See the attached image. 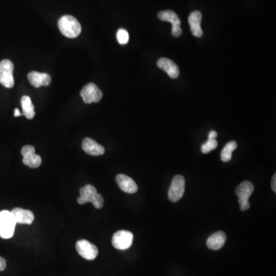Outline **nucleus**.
<instances>
[{"mask_svg":"<svg viewBox=\"0 0 276 276\" xmlns=\"http://www.w3.org/2000/svg\"><path fill=\"white\" fill-rule=\"evenodd\" d=\"M78 203L84 205L87 202H92L96 209H101L104 206V198L98 193L96 188L91 184H87L80 190V197H78Z\"/></svg>","mask_w":276,"mask_h":276,"instance_id":"f257e3e1","label":"nucleus"},{"mask_svg":"<svg viewBox=\"0 0 276 276\" xmlns=\"http://www.w3.org/2000/svg\"><path fill=\"white\" fill-rule=\"evenodd\" d=\"M58 28L61 33L67 38H76L81 33V25L74 17L66 15L58 21Z\"/></svg>","mask_w":276,"mask_h":276,"instance_id":"f03ea898","label":"nucleus"},{"mask_svg":"<svg viewBox=\"0 0 276 276\" xmlns=\"http://www.w3.org/2000/svg\"><path fill=\"white\" fill-rule=\"evenodd\" d=\"M17 222L11 212L3 210L0 212V237L2 239L12 238L14 234Z\"/></svg>","mask_w":276,"mask_h":276,"instance_id":"7ed1b4c3","label":"nucleus"},{"mask_svg":"<svg viewBox=\"0 0 276 276\" xmlns=\"http://www.w3.org/2000/svg\"><path fill=\"white\" fill-rule=\"evenodd\" d=\"M253 191H254V186L249 181L241 183L236 189V194L238 197L240 209L242 211H245L250 208L249 200Z\"/></svg>","mask_w":276,"mask_h":276,"instance_id":"20e7f679","label":"nucleus"},{"mask_svg":"<svg viewBox=\"0 0 276 276\" xmlns=\"http://www.w3.org/2000/svg\"><path fill=\"white\" fill-rule=\"evenodd\" d=\"M13 70L14 65L11 61L4 59L0 62V83L7 89H12L14 86Z\"/></svg>","mask_w":276,"mask_h":276,"instance_id":"39448f33","label":"nucleus"},{"mask_svg":"<svg viewBox=\"0 0 276 276\" xmlns=\"http://www.w3.org/2000/svg\"><path fill=\"white\" fill-rule=\"evenodd\" d=\"M185 191V178L183 176L177 175L173 177L170 189L168 190V197L171 202H176L182 198Z\"/></svg>","mask_w":276,"mask_h":276,"instance_id":"423d86ee","label":"nucleus"},{"mask_svg":"<svg viewBox=\"0 0 276 276\" xmlns=\"http://www.w3.org/2000/svg\"><path fill=\"white\" fill-rule=\"evenodd\" d=\"M134 235L127 230H120L114 233L112 238V245L115 249L125 250L129 249L133 243Z\"/></svg>","mask_w":276,"mask_h":276,"instance_id":"0eeeda50","label":"nucleus"},{"mask_svg":"<svg viewBox=\"0 0 276 276\" xmlns=\"http://www.w3.org/2000/svg\"><path fill=\"white\" fill-rule=\"evenodd\" d=\"M76 249L82 258L87 260H94L98 257V249L94 244L86 239H81L76 243Z\"/></svg>","mask_w":276,"mask_h":276,"instance_id":"6e6552de","label":"nucleus"},{"mask_svg":"<svg viewBox=\"0 0 276 276\" xmlns=\"http://www.w3.org/2000/svg\"><path fill=\"white\" fill-rule=\"evenodd\" d=\"M81 97L86 104L98 103L102 98V92L94 83L88 84L81 91Z\"/></svg>","mask_w":276,"mask_h":276,"instance_id":"1a4fd4ad","label":"nucleus"},{"mask_svg":"<svg viewBox=\"0 0 276 276\" xmlns=\"http://www.w3.org/2000/svg\"><path fill=\"white\" fill-rule=\"evenodd\" d=\"M21 153L23 156L22 162L26 166H29L32 169H35L42 165V157L36 153L34 147L31 145L24 146L21 150Z\"/></svg>","mask_w":276,"mask_h":276,"instance_id":"9d476101","label":"nucleus"},{"mask_svg":"<svg viewBox=\"0 0 276 276\" xmlns=\"http://www.w3.org/2000/svg\"><path fill=\"white\" fill-rule=\"evenodd\" d=\"M158 18L162 21L169 22L173 25L172 35L174 37H181L182 35V29L181 28V21L178 16L172 10L161 11L158 13Z\"/></svg>","mask_w":276,"mask_h":276,"instance_id":"9b49d317","label":"nucleus"},{"mask_svg":"<svg viewBox=\"0 0 276 276\" xmlns=\"http://www.w3.org/2000/svg\"><path fill=\"white\" fill-rule=\"evenodd\" d=\"M11 213L17 223L31 225L35 220L34 214L29 209L15 208L12 210Z\"/></svg>","mask_w":276,"mask_h":276,"instance_id":"f8f14e48","label":"nucleus"},{"mask_svg":"<svg viewBox=\"0 0 276 276\" xmlns=\"http://www.w3.org/2000/svg\"><path fill=\"white\" fill-rule=\"evenodd\" d=\"M116 182L120 189L125 193H135L138 189L135 181L125 174H118L116 177Z\"/></svg>","mask_w":276,"mask_h":276,"instance_id":"ddd939ff","label":"nucleus"},{"mask_svg":"<svg viewBox=\"0 0 276 276\" xmlns=\"http://www.w3.org/2000/svg\"><path fill=\"white\" fill-rule=\"evenodd\" d=\"M28 79L33 86L39 88L42 86H49L52 82V78L47 73H39L37 72H31L28 74Z\"/></svg>","mask_w":276,"mask_h":276,"instance_id":"4468645a","label":"nucleus"},{"mask_svg":"<svg viewBox=\"0 0 276 276\" xmlns=\"http://www.w3.org/2000/svg\"><path fill=\"white\" fill-rule=\"evenodd\" d=\"M82 148L88 154L92 156L103 155L105 153V148L94 140L87 137L82 142Z\"/></svg>","mask_w":276,"mask_h":276,"instance_id":"2eb2a0df","label":"nucleus"},{"mask_svg":"<svg viewBox=\"0 0 276 276\" xmlns=\"http://www.w3.org/2000/svg\"><path fill=\"white\" fill-rule=\"evenodd\" d=\"M201 20H202V13L199 11L193 12L188 18L192 34L194 37H198V38H201L202 36V30L201 29Z\"/></svg>","mask_w":276,"mask_h":276,"instance_id":"dca6fc26","label":"nucleus"},{"mask_svg":"<svg viewBox=\"0 0 276 276\" xmlns=\"http://www.w3.org/2000/svg\"><path fill=\"white\" fill-rule=\"evenodd\" d=\"M157 66L166 72L171 78H177L180 74L178 66L169 58H162L158 60Z\"/></svg>","mask_w":276,"mask_h":276,"instance_id":"f3484780","label":"nucleus"},{"mask_svg":"<svg viewBox=\"0 0 276 276\" xmlns=\"http://www.w3.org/2000/svg\"><path fill=\"white\" fill-rule=\"evenodd\" d=\"M226 235L224 232L219 231L213 233L208 238L206 245L212 250H219L226 243Z\"/></svg>","mask_w":276,"mask_h":276,"instance_id":"a211bd4d","label":"nucleus"},{"mask_svg":"<svg viewBox=\"0 0 276 276\" xmlns=\"http://www.w3.org/2000/svg\"><path fill=\"white\" fill-rule=\"evenodd\" d=\"M21 105L22 108V114L27 119H33L34 118L36 112L34 110V105L32 103L31 98L29 96H23L21 99Z\"/></svg>","mask_w":276,"mask_h":276,"instance_id":"6ab92c4d","label":"nucleus"},{"mask_svg":"<svg viewBox=\"0 0 276 276\" xmlns=\"http://www.w3.org/2000/svg\"><path fill=\"white\" fill-rule=\"evenodd\" d=\"M237 148V143L236 141L227 143L221 152V160L223 162H229L232 159V153Z\"/></svg>","mask_w":276,"mask_h":276,"instance_id":"aec40b11","label":"nucleus"},{"mask_svg":"<svg viewBox=\"0 0 276 276\" xmlns=\"http://www.w3.org/2000/svg\"><path fill=\"white\" fill-rule=\"evenodd\" d=\"M218 143L216 139H208L205 144L202 145L201 150L203 153H208L217 147Z\"/></svg>","mask_w":276,"mask_h":276,"instance_id":"412c9836","label":"nucleus"},{"mask_svg":"<svg viewBox=\"0 0 276 276\" xmlns=\"http://www.w3.org/2000/svg\"><path fill=\"white\" fill-rule=\"evenodd\" d=\"M117 39L121 45L128 44L129 41V34L128 31L124 29H121L117 31Z\"/></svg>","mask_w":276,"mask_h":276,"instance_id":"4be33fe9","label":"nucleus"},{"mask_svg":"<svg viewBox=\"0 0 276 276\" xmlns=\"http://www.w3.org/2000/svg\"><path fill=\"white\" fill-rule=\"evenodd\" d=\"M6 268V261L5 258L0 257V272L5 270Z\"/></svg>","mask_w":276,"mask_h":276,"instance_id":"5701e85b","label":"nucleus"},{"mask_svg":"<svg viewBox=\"0 0 276 276\" xmlns=\"http://www.w3.org/2000/svg\"><path fill=\"white\" fill-rule=\"evenodd\" d=\"M217 132L215 131V130H212V131L209 132V137H208V139H216L217 137Z\"/></svg>","mask_w":276,"mask_h":276,"instance_id":"b1692460","label":"nucleus"},{"mask_svg":"<svg viewBox=\"0 0 276 276\" xmlns=\"http://www.w3.org/2000/svg\"><path fill=\"white\" fill-rule=\"evenodd\" d=\"M276 174L275 173L274 176L273 177V180H272V189H273L274 193H276Z\"/></svg>","mask_w":276,"mask_h":276,"instance_id":"393cba45","label":"nucleus"},{"mask_svg":"<svg viewBox=\"0 0 276 276\" xmlns=\"http://www.w3.org/2000/svg\"><path fill=\"white\" fill-rule=\"evenodd\" d=\"M14 116L15 117H18V116H21V113H20L19 110H18V109H15Z\"/></svg>","mask_w":276,"mask_h":276,"instance_id":"a878e982","label":"nucleus"}]
</instances>
